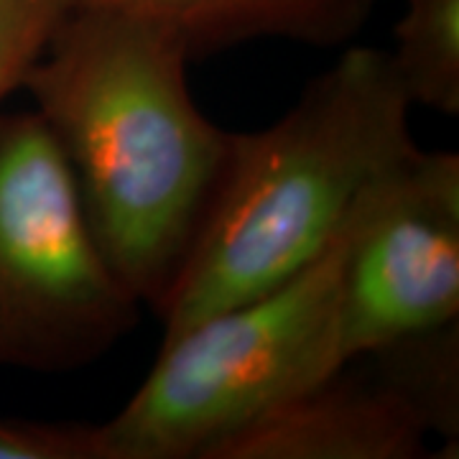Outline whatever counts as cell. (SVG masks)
<instances>
[{
    "mask_svg": "<svg viewBox=\"0 0 459 459\" xmlns=\"http://www.w3.org/2000/svg\"><path fill=\"white\" fill-rule=\"evenodd\" d=\"M347 362L457 322L459 156L413 148L368 184L342 228Z\"/></svg>",
    "mask_w": 459,
    "mask_h": 459,
    "instance_id": "5b68a950",
    "label": "cell"
},
{
    "mask_svg": "<svg viewBox=\"0 0 459 459\" xmlns=\"http://www.w3.org/2000/svg\"><path fill=\"white\" fill-rule=\"evenodd\" d=\"M0 459H102L100 424L0 416Z\"/></svg>",
    "mask_w": 459,
    "mask_h": 459,
    "instance_id": "8fae6325",
    "label": "cell"
},
{
    "mask_svg": "<svg viewBox=\"0 0 459 459\" xmlns=\"http://www.w3.org/2000/svg\"><path fill=\"white\" fill-rule=\"evenodd\" d=\"M189 62L164 26L74 3L23 82L105 258L151 309L197 235L232 141L199 110Z\"/></svg>",
    "mask_w": 459,
    "mask_h": 459,
    "instance_id": "6da1fadb",
    "label": "cell"
},
{
    "mask_svg": "<svg viewBox=\"0 0 459 459\" xmlns=\"http://www.w3.org/2000/svg\"><path fill=\"white\" fill-rule=\"evenodd\" d=\"M429 429L383 377L337 370L212 444L202 459H416Z\"/></svg>",
    "mask_w": 459,
    "mask_h": 459,
    "instance_id": "8992f818",
    "label": "cell"
},
{
    "mask_svg": "<svg viewBox=\"0 0 459 459\" xmlns=\"http://www.w3.org/2000/svg\"><path fill=\"white\" fill-rule=\"evenodd\" d=\"M342 243L340 230L294 276L164 337L131 401L100 424L102 459H202L228 434L347 368Z\"/></svg>",
    "mask_w": 459,
    "mask_h": 459,
    "instance_id": "3957f363",
    "label": "cell"
},
{
    "mask_svg": "<svg viewBox=\"0 0 459 459\" xmlns=\"http://www.w3.org/2000/svg\"><path fill=\"white\" fill-rule=\"evenodd\" d=\"M77 0H0V108L44 54Z\"/></svg>",
    "mask_w": 459,
    "mask_h": 459,
    "instance_id": "30bf717a",
    "label": "cell"
},
{
    "mask_svg": "<svg viewBox=\"0 0 459 459\" xmlns=\"http://www.w3.org/2000/svg\"><path fill=\"white\" fill-rule=\"evenodd\" d=\"M377 362V376L391 383L424 419L429 434L457 446L459 434V340L457 322L411 334L365 355Z\"/></svg>",
    "mask_w": 459,
    "mask_h": 459,
    "instance_id": "9c48e42d",
    "label": "cell"
},
{
    "mask_svg": "<svg viewBox=\"0 0 459 459\" xmlns=\"http://www.w3.org/2000/svg\"><path fill=\"white\" fill-rule=\"evenodd\" d=\"M146 18L179 36L189 56L281 39L342 47L365 29L380 0H77Z\"/></svg>",
    "mask_w": 459,
    "mask_h": 459,
    "instance_id": "52a82bcc",
    "label": "cell"
},
{
    "mask_svg": "<svg viewBox=\"0 0 459 459\" xmlns=\"http://www.w3.org/2000/svg\"><path fill=\"white\" fill-rule=\"evenodd\" d=\"M141 307L44 120L0 113V368H84L131 332Z\"/></svg>",
    "mask_w": 459,
    "mask_h": 459,
    "instance_id": "277c9868",
    "label": "cell"
},
{
    "mask_svg": "<svg viewBox=\"0 0 459 459\" xmlns=\"http://www.w3.org/2000/svg\"><path fill=\"white\" fill-rule=\"evenodd\" d=\"M394 65L413 105L459 113V0H406L394 26Z\"/></svg>",
    "mask_w": 459,
    "mask_h": 459,
    "instance_id": "ba28073f",
    "label": "cell"
},
{
    "mask_svg": "<svg viewBox=\"0 0 459 459\" xmlns=\"http://www.w3.org/2000/svg\"><path fill=\"white\" fill-rule=\"evenodd\" d=\"M388 51L350 47L289 113L232 133L214 195L166 294L164 337L322 255L370 181L416 148Z\"/></svg>",
    "mask_w": 459,
    "mask_h": 459,
    "instance_id": "7a4b0ae2",
    "label": "cell"
}]
</instances>
